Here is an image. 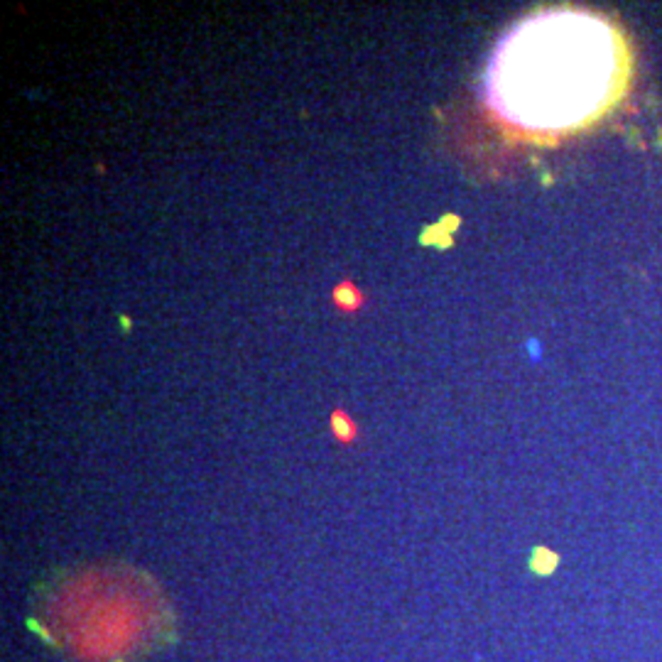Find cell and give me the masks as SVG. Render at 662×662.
<instances>
[{"mask_svg": "<svg viewBox=\"0 0 662 662\" xmlns=\"http://www.w3.org/2000/svg\"><path fill=\"white\" fill-rule=\"evenodd\" d=\"M631 54L591 10H539L510 27L486 69V105L522 135L554 138L596 120L621 98Z\"/></svg>", "mask_w": 662, "mask_h": 662, "instance_id": "1", "label": "cell"}, {"mask_svg": "<svg viewBox=\"0 0 662 662\" xmlns=\"http://www.w3.org/2000/svg\"><path fill=\"white\" fill-rule=\"evenodd\" d=\"M115 662H120V660H115Z\"/></svg>", "mask_w": 662, "mask_h": 662, "instance_id": "2", "label": "cell"}]
</instances>
